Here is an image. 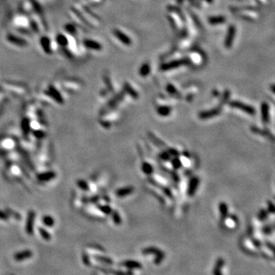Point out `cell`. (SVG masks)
<instances>
[{
  "label": "cell",
  "mask_w": 275,
  "mask_h": 275,
  "mask_svg": "<svg viewBox=\"0 0 275 275\" xmlns=\"http://www.w3.org/2000/svg\"><path fill=\"white\" fill-rule=\"evenodd\" d=\"M225 22V18L222 16L211 17L210 18V22L212 25H217V24L223 23Z\"/></svg>",
  "instance_id": "7"
},
{
  "label": "cell",
  "mask_w": 275,
  "mask_h": 275,
  "mask_svg": "<svg viewBox=\"0 0 275 275\" xmlns=\"http://www.w3.org/2000/svg\"><path fill=\"white\" fill-rule=\"evenodd\" d=\"M142 252L144 254H155L157 255V258L155 259V263L157 264H160V262L163 260L164 257V254L163 252L160 250H159V249L154 248V247H150V248H145L143 250Z\"/></svg>",
  "instance_id": "1"
},
{
  "label": "cell",
  "mask_w": 275,
  "mask_h": 275,
  "mask_svg": "<svg viewBox=\"0 0 275 275\" xmlns=\"http://www.w3.org/2000/svg\"><path fill=\"white\" fill-rule=\"evenodd\" d=\"M235 105H236V106H239V107H244V105H241V103H235ZM245 109L246 110V111H248V112H250V113H252V107H249V106H246V105H245Z\"/></svg>",
  "instance_id": "9"
},
{
  "label": "cell",
  "mask_w": 275,
  "mask_h": 275,
  "mask_svg": "<svg viewBox=\"0 0 275 275\" xmlns=\"http://www.w3.org/2000/svg\"><path fill=\"white\" fill-rule=\"evenodd\" d=\"M150 71V67L148 64H145L141 67V68L140 69V74L143 77H145V76L148 75L149 74Z\"/></svg>",
  "instance_id": "8"
},
{
  "label": "cell",
  "mask_w": 275,
  "mask_h": 275,
  "mask_svg": "<svg viewBox=\"0 0 275 275\" xmlns=\"http://www.w3.org/2000/svg\"><path fill=\"white\" fill-rule=\"evenodd\" d=\"M223 264H224V261L222 258L218 259L216 262L215 269H214V275H222L221 273V269H222Z\"/></svg>",
  "instance_id": "5"
},
{
  "label": "cell",
  "mask_w": 275,
  "mask_h": 275,
  "mask_svg": "<svg viewBox=\"0 0 275 275\" xmlns=\"http://www.w3.org/2000/svg\"><path fill=\"white\" fill-rule=\"evenodd\" d=\"M186 63L185 60H174V61L171 62V63H168L167 64H164L163 67H162V69L163 70H170V69H173V68H175V67H179V66L184 64Z\"/></svg>",
  "instance_id": "3"
},
{
  "label": "cell",
  "mask_w": 275,
  "mask_h": 275,
  "mask_svg": "<svg viewBox=\"0 0 275 275\" xmlns=\"http://www.w3.org/2000/svg\"><path fill=\"white\" fill-rule=\"evenodd\" d=\"M125 266H126L129 268H135V269H139L141 267V264L140 263L137 262H133V261H129V262H125L123 263Z\"/></svg>",
  "instance_id": "6"
},
{
  "label": "cell",
  "mask_w": 275,
  "mask_h": 275,
  "mask_svg": "<svg viewBox=\"0 0 275 275\" xmlns=\"http://www.w3.org/2000/svg\"><path fill=\"white\" fill-rule=\"evenodd\" d=\"M115 35H117L118 38L120 40V41H122V42L124 43V44H127V45H130L131 43V40L129 37H127L125 34H123V33H122L121 32H119V30L115 31Z\"/></svg>",
  "instance_id": "4"
},
{
  "label": "cell",
  "mask_w": 275,
  "mask_h": 275,
  "mask_svg": "<svg viewBox=\"0 0 275 275\" xmlns=\"http://www.w3.org/2000/svg\"><path fill=\"white\" fill-rule=\"evenodd\" d=\"M235 34H236V28L234 26H231L229 29V32H228L227 38L226 39V45L227 47H230L232 44V42L233 41L234 39Z\"/></svg>",
  "instance_id": "2"
}]
</instances>
